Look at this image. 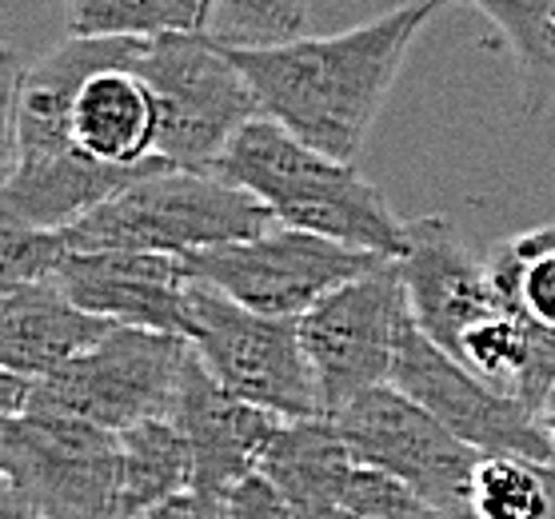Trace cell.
<instances>
[{"label":"cell","instance_id":"6da1fadb","mask_svg":"<svg viewBox=\"0 0 555 519\" xmlns=\"http://www.w3.org/2000/svg\"><path fill=\"white\" fill-rule=\"evenodd\" d=\"M448 0H404L364 25L332 37L248 44L212 33L253 85L260 113L336 160L364 148L391 85L420 33Z\"/></svg>","mask_w":555,"mask_h":519},{"label":"cell","instance_id":"52a82bcc","mask_svg":"<svg viewBox=\"0 0 555 519\" xmlns=\"http://www.w3.org/2000/svg\"><path fill=\"white\" fill-rule=\"evenodd\" d=\"M0 471L40 519H120V431L52 412L4 419Z\"/></svg>","mask_w":555,"mask_h":519},{"label":"cell","instance_id":"5b68a950","mask_svg":"<svg viewBox=\"0 0 555 519\" xmlns=\"http://www.w3.org/2000/svg\"><path fill=\"white\" fill-rule=\"evenodd\" d=\"M189 308V340L224 392L280 419L328 416L312 360L304 352L300 320L260 316L201 280H192Z\"/></svg>","mask_w":555,"mask_h":519},{"label":"cell","instance_id":"4fadbf2b","mask_svg":"<svg viewBox=\"0 0 555 519\" xmlns=\"http://www.w3.org/2000/svg\"><path fill=\"white\" fill-rule=\"evenodd\" d=\"M61 291L92 316L128 328L192 336L189 264L168 252H68L56 268Z\"/></svg>","mask_w":555,"mask_h":519},{"label":"cell","instance_id":"9c48e42d","mask_svg":"<svg viewBox=\"0 0 555 519\" xmlns=\"http://www.w3.org/2000/svg\"><path fill=\"white\" fill-rule=\"evenodd\" d=\"M408 324L412 308L400 260H384L364 276L348 280L300 316L304 352L312 360L328 416L352 404L356 395L391 384V364Z\"/></svg>","mask_w":555,"mask_h":519},{"label":"cell","instance_id":"83f0119b","mask_svg":"<svg viewBox=\"0 0 555 519\" xmlns=\"http://www.w3.org/2000/svg\"><path fill=\"white\" fill-rule=\"evenodd\" d=\"M33 388H37V376H25V372H0V416L16 419L28 412V400H33Z\"/></svg>","mask_w":555,"mask_h":519},{"label":"cell","instance_id":"cb8c5ba5","mask_svg":"<svg viewBox=\"0 0 555 519\" xmlns=\"http://www.w3.org/2000/svg\"><path fill=\"white\" fill-rule=\"evenodd\" d=\"M228 21V40L248 44H272V40L308 37L312 0H216Z\"/></svg>","mask_w":555,"mask_h":519},{"label":"cell","instance_id":"ba28073f","mask_svg":"<svg viewBox=\"0 0 555 519\" xmlns=\"http://www.w3.org/2000/svg\"><path fill=\"white\" fill-rule=\"evenodd\" d=\"M384 260L388 256L360 252V248L336 244L315 232L288 229V224H272L253 241L216 244V248L184 256L192 280L212 284L216 291H224L260 316L280 320L308 316L328 291L364 276Z\"/></svg>","mask_w":555,"mask_h":519},{"label":"cell","instance_id":"f1b7e54d","mask_svg":"<svg viewBox=\"0 0 555 519\" xmlns=\"http://www.w3.org/2000/svg\"><path fill=\"white\" fill-rule=\"evenodd\" d=\"M540 419H543V428H547V431H555V384H552V392H547V400H543V412H540Z\"/></svg>","mask_w":555,"mask_h":519},{"label":"cell","instance_id":"7a4b0ae2","mask_svg":"<svg viewBox=\"0 0 555 519\" xmlns=\"http://www.w3.org/2000/svg\"><path fill=\"white\" fill-rule=\"evenodd\" d=\"M212 172L253 192L276 216V224L315 232L388 260H400L408 252L412 220H400L388 196L367 177H360L352 160L320 153L268 116H256L253 125L236 132Z\"/></svg>","mask_w":555,"mask_h":519},{"label":"cell","instance_id":"277c9868","mask_svg":"<svg viewBox=\"0 0 555 519\" xmlns=\"http://www.w3.org/2000/svg\"><path fill=\"white\" fill-rule=\"evenodd\" d=\"M132 68L156 92L160 108L156 156L172 168L212 172L236 132L253 125L256 116H264L241 64L228 56L212 33L140 40Z\"/></svg>","mask_w":555,"mask_h":519},{"label":"cell","instance_id":"484cf974","mask_svg":"<svg viewBox=\"0 0 555 519\" xmlns=\"http://www.w3.org/2000/svg\"><path fill=\"white\" fill-rule=\"evenodd\" d=\"M220 519H296V511L264 471H253L224 495Z\"/></svg>","mask_w":555,"mask_h":519},{"label":"cell","instance_id":"7402d4cb","mask_svg":"<svg viewBox=\"0 0 555 519\" xmlns=\"http://www.w3.org/2000/svg\"><path fill=\"white\" fill-rule=\"evenodd\" d=\"M488 268L507 300L555 328V220L504 236L488 248Z\"/></svg>","mask_w":555,"mask_h":519},{"label":"cell","instance_id":"d6986e66","mask_svg":"<svg viewBox=\"0 0 555 519\" xmlns=\"http://www.w3.org/2000/svg\"><path fill=\"white\" fill-rule=\"evenodd\" d=\"M488 16L519 64V104L540 120L555 104V0H448Z\"/></svg>","mask_w":555,"mask_h":519},{"label":"cell","instance_id":"8992f818","mask_svg":"<svg viewBox=\"0 0 555 519\" xmlns=\"http://www.w3.org/2000/svg\"><path fill=\"white\" fill-rule=\"evenodd\" d=\"M192 355L189 336L116 324L92 352L40 376L28 412H52L128 431L172 412ZM25 412V416H28Z\"/></svg>","mask_w":555,"mask_h":519},{"label":"cell","instance_id":"ac0fdd59","mask_svg":"<svg viewBox=\"0 0 555 519\" xmlns=\"http://www.w3.org/2000/svg\"><path fill=\"white\" fill-rule=\"evenodd\" d=\"M192 480V447L168 416L120 431V519H137L149 507L189 492Z\"/></svg>","mask_w":555,"mask_h":519},{"label":"cell","instance_id":"f546056e","mask_svg":"<svg viewBox=\"0 0 555 519\" xmlns=\"http://www.w3.org/2000/svg\"><path fill=\"white\" fill-rule=\"evenodd\" d=\"M336 519H356V516H348V511H340V516H336Z\"/></svg>","mask_w":555,"mask_h":519},{"label":"cell","instance_id":"4316f807","mask_svg":"<svg viewBox=\"0 0 555 519\" xmlns=\"http://www.w3.org/2000/svg\"><path fill=\"white\" fill-rule=\"evenodd\" d=\"M137 519H220V507L189 488V492L172 495V499H165V504L149 507V511Z\"/></svg>","mask_w":555,"mask_h":519},{"label":"cell","instance_id":"44dd1931","mask_svg":"<svg viewBox=\"0 0 555 519\" xmlns=\"http://www.w3.org/2000/svg\"><path fill=\"white\" fill-rule=\"evenodd\" d=\"M472 519H555V464L480 456L472 476Z\"/></svg>","mask_w":555,"mask_h":519},{"label":"cell","instance_id":"7c38bea8","mask_svg":"<svg viewBox=\"0 0 555 519\" xmlns=\"http://www.w3.org/2000/svg\"><path fill=\"white\" fill-rule=\"evenodd\" d=\"M400 272L416 328L448 355L460 352V343L472 332L519 308L495 284L488 256L472 252L448 216H424L408 224V252L400 256Z\"/></svg>","mask_w":555,"mask_h":519},{"label":"cell","instance_id":"2e32d148","mask_svg":"<svg viewBox=\"0 0 555 519\" xmlns=\"http://www.w3.org/2000/svg\"><path fill=\"white\" fill-rule=\"evenodd\" d=\"M160 108L156 92L132 64L92 73L73 104V144L89 160L113 168H140L160 160Z\"/></svg>","mask_w":555,"mask_h":519},{"label":"cell","instance_id":"e0dca14e","mask_svg":"<svg viewBox=\"0 0 555 519\" xmlns=\"http://www.w3.org/2000/svg\"><path fill=\"white\" fill-rule=\"evenodd\" d=\"M260 471L276 483L296 519H336L356 471V456L336 416L284 419L268 443Z\"/></svg>","mask_w":555,"mask_h":519},{"label":"cell","instance_id":"ffe728a7","mask_svg":"<svg viewBox=\"0 0 555 519\" xmlns=\"http://www.w3.org/2000/svg\"><path fill=\"white\" fill-rule=\"evenodd\" d=\"M216 0H64L68 37L156 40L172 33H208Z\"/></svg>","mask_w":555,"mask_h":519},{"label":"cell","instance_id":"d4e9b609","mask_svg":"<svg viewBox=\"0 0 555 519\" xmlns=\"http://www.w3.org/2000/svg\"><path fill=\"white\" fill-rule=\"evenodd\" d=\"M68 256L61 229H21V224H0V288L13 284H37L52 280L61 260Z\"/></svg>","mask_w":555,"mask_h":519},{"label":"cell","instance_id":"9a60e30c","mask_svg":"<svg viewBox=\"0 0 555 519\" xmlns=\"http://www.w3.org/2000/svg\"><path fill=\"white\" fill-rule=\"evenodd\" d=\"M116 324L73 304L56 280L0 288V367L25 376H52L92 352Z\"/></svg>","mask_w":555,"mask_h":519},{"label":"cell","instance_id":"603a6c76","mask_svg":"<svg viewBox=\"0 0 555 519\" xmlns=\"http://www.w3.org/2000/svg\"><path fill=\"white\" fill-rule=\"evenodd\" d=\"M344 511L356 519H443L440 507L428 504L412 483H404L391 471L364 468V464H356L352 480H348Z\"/></svg>","mask_w":555,"mask_h":519},{"label":"cell","instance_id":"5bb4252c","mask_svg":"<svg viewBox=\"0 0 555 519\" xmlns=\"http://www.w3.org/2000/svg\"><path fill=\"white\" fill-rule=\"evenodd\" d=\"M168 419L184 431V440L192 447V464H196L192 492H201L216 507L224 504V495L236 483L260 471L268 443L284 424L264 407L224 392L212 380V372L201 364L196 348L184 364V380H180L177 404H172Z\"/></svg>","mask_w":555,"mask_h":519},{"label":"cell","instance_id":"3957f363","mask_svg":"<svg viewBox=\"0 0 555 519\" xmlns=\"http://www.w3.org/2000/svg\"><path fill=\"white\" fill-rule=\"evenodd\" d=\"M272 224L276 216L232 180L189 168H156L61 229V236L68 252L192 256L216 244L253 241Z\"/></svg>","mask_w":555,"mask_h":519},{"label":"cell","instance_id":"8fae6325","mask_svg":"<svg viewBox=\"0 0 555 519\" xmlns=\"http://www.w3.org/2000/svg\"><path fill=\"white\" fill-rule=\"evenodd\" d=\"M391 384L428 407L452 436L480 447L483 456H524L535 464H555V443L543 419L524 400L467 372L455 355H448L416 328V320L400 336Z\"/></svg>","mask_w":555,"mask_h":519},{"label":"cell","instance_id":"4dcf8cb0","mask_svg":"<svg viewBox=\"0 0 555 519\" xmlns=\"http://www.w3.org/2000/svg\"><path fill=\"white\" fill-rule=\"evenodd\" d=\"M552 443H555V431H552Z\"/></svg>","mask_w":555,"mask_h":519},{"label":"cell","instance_id":"30bf717a","mask_svg":"<svg viewBox=\"0 0 555 519\" xmlns=\"http://www.w3.org/2000/svg\"><path fill=\"white\" fill-rule=\"evenodd\" d=\"M356 464L379 468L412 483L443 519H472V476L480 447L443 428L428 407L396 384H379L336 412Z\"/></svg>","mask_w":555,"mask_h":519}]
</instances>
